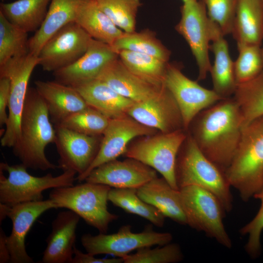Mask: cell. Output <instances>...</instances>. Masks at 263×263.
I'll list each match as a JSON object with an SVG mask.
<instances>
[{
  "label": "cell",
  "instance_id": "cell-1",
  "mask_svg": "<svg viewBox=\"0 0 263 263\" xmlns=\"http://www.w3.org/2000/svg\"><path fill=\"white\" fill-rule=\"evenodd\" d=\"M243 127L240 107L230 97L201 112L187 132L202 153L225 173L234 156Z\"/></svg>",
  "mask_w": 263,
  "mask_h": 263
},
{
  "label": "cell",
  "instance_id": "cell-2",
  "mask_svg": "<svg viewBox=\"0 0 263 263\" xmlns=\"http://www.w3.org/2000/svg\"><path fill=\"white\" fill-rule=\"evenodd\" d=\"M56 130L46 106L35 88H29L20 123L19 140L12 148L14 154L27 169L47 170L57 166L47 158V146L54 143Z\"/></svg>",
  "mask_w": 263,
  "mask_h": 263
},
{
  "label": "cell",
  "instance_id": "cell-3",
  "mask_svg": "<svg viewBox=\"0 0 263 263\" xmlns=\"http://www.w3.org/2000/svg\"><path fill=\"white\" fill-rule=\"evenodd\" d=\"M225 174L244 202L263 188V115L243 127L234 156Z\"/></svg>",
  "mask_w": 263,
  "mask_h": 263
},
{
  "label": "cell",
  "instance_id": "cell-4",
  "mask_svg": "<svg viewBox=\"0 0 263 263\" xmlns=\"http://www.w3.org/2000/svg\"><path fill=\"white\" fill-rule=\"evenodd\" d=\"M175 178L179 189L188 186L201 187L217 197L225 212L232 210L231 186L225 173L202 153L188 132L177 156Z\"/></svg>",
  "mask_w": 263,
  "mask_h": 263
},
{
  "label": "cell",
  "instance_id": "cell-5",
  "mask_svg": "<svg viewBox=\"0 0 263 263\" xmlns=\"http://www.w3.org/2000/svg\"><path fill=\"white\" fill-rule=\"evenodd\" d=\"M111 188L107 185L86 182L76 186L55 188L50 192L49 199L57 208L74 211L99 233H106L110 224L118 218L108 209Z\"/></svg>",
  "mask_w": 263,
  "mask_h": 263
},
{
  "label": "cell",
  "instance_id": "cell-6",
  "mask_svg": "<svg viewBox=\"0 0 263 263\" xmlns=\"http://www.w3.org/2000/svg\"><path fill=\"white\" fill-rule=\"evenodd\" d=\"M0 169V202L9 205L43 200L45 190L73 186L76 178V173L71 170L64 171L57 176L51 173L34 176L21 163L9 165L2 162Z\"/></svg>",
  "mask_w": 263,
  "mask_h": 263
},
{
  "label": "cell",
  "instance_id": "cell-7",
  "mask_svg": "<svg viewBox=\"0 0 263 263\" xmlns=\"http://www.w3.org/2000/svg\"><path fill=\"white\" fill-rule=\"evenodd\" d=\"M187 225L204 232L224 247L230 248L231 240L223 223L225 211L217 197L197 186L179 188Z\"/></svg>",
  "mask_w": 263,
  "mask_h": 263
},
{
  "label": "cell",
  "instance_id": "cell-8",
  "mask_svg": "<svg viewBox=\"0 0 263 263\" xmlns=\"http://www.w3.org/2000/svg\"><path fill=\"white\" fill-rule=\"evenodd\" d=\"M187 134V131L181 129L145 136L128 147L124 155L153 169L171 187L178 190L175 178L176 161Z\"/></svg>",
  "mask_w": 263,
  "mask_h": 263
},
{
  "label": "cell",
  "instance_id": "cell-9",
  "mask_svg": "<svg viewBox=\"0 0 263 263\" xmlns=\"http://www.w3.org/2000/svg\"><path fill=\"white\" fill-rule=\"evenodd\" d=\"M38 57L30 53L12 58L0 65V77L10 80V95L8 107V120L1 138V145L13 148L18 142L20 123L31 74L38 65Z\"/></svg>",
  "mask_w": 263,
  "mask_h": 263
},
{
  "label": "cell",
  "instance_id": "cell-10",
  "mask_svg": "<svg viewBox=\"0 0 263 263\" xmlns=\"http://www.w3.org/2000/svg\"><path fill=\"white\" fill-rule=\"evenodd\" d=\"M172 238L169 232L154 231L151 225L146 226L142 232L134 233L132 226L127 225H122L115 233L83 234L81 242L87 253L93 255L109 254L123 258L136 249L170 243Z\"/></svg>",
  "mask_w": 263,
  "mask_h": 263
},
{
  "label": "cell",
  "instance_id": "cell-11",
  "mask_svg": "<svg viewBox=\"0 0 263 263\" xmlns=\"http://www.w3.org/2000/svg\"><path fill=\"white\" fill-rule=\"evenodd\" d=\"M181 17L175 30L188 43L198 68V80L205 79L211 65L208 50L212 21L202 0H188L181 7Z\"/></svg>",
  "mask_w": 263,
  "mask_h": 263
},
{
  "label": "cell",
  "instance_id": "cell-12",
  "mask_svg": "<svg viewBox=\"0 0 263 263\" xmlns=\"http://www.w3.org/2000/svg\"><path fill=\"white\" fill-rule=\"evenodd\" d=\"M163 84L178 105L186 131L201 112L224 98L213 90L205 88L188 78L182 72L181 67L174 63H168Z\"/></svg>",
  "mask_w": 263,
  "mask_h": 263
},
{
  "label": "cell",
  "instance_id": "cell-13",
  "mask_svg": "<svg viewBox=\"0 0 263 263\" xmlns=\"http://www.w3.org/2000/svg\"><path fill=\"white\" fill-rule=\"evenodd\" d=\"M92 39L77 23L72 22L45 43L38 55V65L53 73L69 66L84 54Z\"/></svg>",
  "mask_w": 263,
  "mask_h": 263
},
{
  "label": "cell",
  "instance_id": "cell-14",
  "mask_svg": "<svg viewBox=\"0 0 263 263\" xmlns=\"http://www.w3.org/2000/svg\"><path fill=\"white\" fill-rule=\"evenodd\" d=\"M57 208L50 199L9 205L0 203V222L6 217L12 221L11 234L6 236V242L12 263H34L28 254L25 247V239L37 219L44 212Z\"/></svg>",
  "mask_w": 263,
  "mask_h": 263
},
{
  "label": "cell",
  "instance_id": "cell-15",
  "mask_svg": "<svg viewBox=\"0 0 263 263\" xmlns=\"http://www.w3.org/2000/svg\"><path fill=\"white\" fill-rule=\"evenodd\" d=\"M156 130L145 126L128 114L110 119L102 135L99 151L95 159L82 175L77 176L79 182L85 180L95 168L115 160L126 152L129 143L134 138L156 133Z\"/></svg>",
  "mask_w": 263,
  "mask_h": 263
},
{
  "label": "cell",
  "instance_id": "cell-16",
  "mask_svg": "<svg viewBox=\"0 0 263 263\" xmlns=\"http://www.w3.org/2000/svg\"><path fill=\"white\" fill-rule=\"evenodd\" d=\"M56 145L59 155L57 168L63 171L83 174L99 151L102 135L80 133L60 126H55Z\"/></svg>",
  "mask_w": 263,
  "mask_h": 263
},
{
  "label": "cell",
  "instance_id": "cell-17",
  "mask_svg": "<svg viewBox=\"0 0 263 263\" xmlns=\"http://www.w3.org/2000/svg\"><path fill=\"white\" fill-rule=\"evenodd\" d=\"M128 114L141 124L161 132L184 130L178 105L164 85L153 96L135 102Z\"/></svg>",
  "mask_w": 263,
  "mask_h": 263
},
{
  "label": "cell",
  "instance_id": "cell-18",
  "mask_svg": "<svg viewBox=\"0 0 263 263\" xmlns=\"http://www.w3.org/2000/svg\"><path fill=\"white\" fill-rule=\"evenodd\" d=\"M157 177L156 171L130 158L106 162L94 169L85 182L101 184L116 188H138Z\"/></svg>",
  "mask_w": 263,
  "mask_h": 263
},
{
  "label": "cell",
  "instance_id": "cell-19",
  "mask_svg": "<svg viewBox=\"0 0 263 263\" xmlns=\"http://www.w3.org/2000/svg\"><path fill=\"white\" fill-rule=\"evenodd\" d=\"M118 57V53L110 45L92 38L88 49L77 60L53 73L55 80L74 87L97 79Z\"/></svg>",
  "mask_w": 263,
  "mask_h": 263
},
{
  "label": "cell",
  "instance_id": "cell-20",
  "mask_svg": "<svg viewBox=\"0 0 263 263\" xmlns=\"http://www.w3.org/2000/svg\"><path fill=\"white\" fill-rule=\"evenodd\" d=\"M35 85L55 126L60 124L71 115L89 107L78 91L73 87L55 80H38L35 81Z\"/></svg>",
  "mask_w": 263,
  "mask_h": 263
},
{
  "label": "cell",
  "instance_id": "cell-21",
  "mask_svg": "<svg viewBox=\"0 0 263 263\" xmlns=\"http://www.w3.org/2000/svg\"><path fill=\"white\" fill-rule=\"evenodd\" d=\"M80 218L69 209L57 214L52 223L51 232L46 240L47 246L41 263H72Z\"/></svg>",
  "mask_w": 263,
  "mask_h": 263
},
{
  "label": "cell",
  "instance_id": "cell-22",
  "mask_svg": "<svg viewBox=\"0 0 263 263\" xmlns=\"http://www.w3.org/2000/svg\"><path fill=\"white\" fill-rule=\"evenodd\" d=\"M97 79L134 102L153 96L164 86L154 85L136 76L126 67L119 57L110 63Z\"/></svg>",
  "mask_w": 263,
  "mask_h": 263
},
{
  "label": "cell",
  "instance_id": "cell-23",
  "mask_svg": "<svg viewBox=\"0 0 263 263\" xmlns=\"http://www.w3.org/2000/svg\"><path fill=\"white\" fill-rule=\"evenodd\" d=\"M219 27L212 21V44L209 49L214 56V61L209 72L211 75L213 90L225 98L233 95L237 84L234 62L230 56L228 43Z\"/></svg>",
  "mask_w": 263,
  "mask_h": 263
},
{
  "label": "cell",
  "instance_id": "cell-24",
  "mask_svg": "<svg viewBox=\"0 0 263 263\" xmlns=\"http://www.w3.org/2000/svg\"><path fill=\"white\" fill-rule=\"evenodd\" d=\"M74 88L78 91L89 107L110 119L128 114L130 109L135 103L119 94L98 79L86 82Z\"/></svg>",
  "mask_w": 263,
  "mask_h": 263
},
{
  "label": "cell",
  "instance_id": "cell-25",
  "mask_svg": "<svg viewBox=\"0 0 263 263\" xmlns=\"http://www.w3.org/2000/svg\"><path fill=\"white\" fill-rule=\"evenodd\" d=\"M138 196L175 222L187 225L179 190L173 188L163 177H156L137 188Z\"/></svg>",
  "mask_w": 263,
  "mask_h": 263
},
{
  "label": "cell",
  "instance_id": "cell-26",
  "mask_svg": "<svg viewBox=\"0 0 263 263\" xmlns=\"http://www.w3.org/2000/svg\"><path fill=\"white\" fill-rule=\"evenodd\" d=\"M84 0H51L40 27L29 39V52L38 56L45 43L57 32L75 21L77 10Z\"/></svg>",
  "mask_w": 263,
  "mask_h": 263
},
{
  "label": "cell",
  "instance_id": "cell-27",
  "mask_svg": "<svg viewBox=\"0 0 263 263\" xmlns=\"http://www.w3.org/2000/svg\"><path fill=\"white\" fill-rule=\"evenodd\" d=\"M231 34L237 46H261L263 39V0H238Z\"/></svg>",
  "mask_w": 263,
  "mask_h": 263
},
{
  "label": "cell",
  "instance_id": "cell-28",
  "mask_svg": "<svg viewBox=\"0 0 263 263\" xmlns=\"http://www.w3.org/2000/svg\"><path fill=\"white\" fill-rule=\"evenodd\" d=\"M75 21L92 38L111 47L124 32L100 9L96 0H84L77 10Z\"/></svg>",
  "mask_w": 263,
  "mask_h": 263
},
{
  "label": "cell",
  "instance_id": "cell-29",
  "mask_svg": "<svg viewBox=\"0 0 263 263\" xmlns=\"http://www.w3.org/2000/svg\"><path fill=\"white\" fill-rule=\"evenodd\" d=\"M51 0H17L1 2L0 12L11 23L28 33L36 32L42 24Z\"/></svg>",
  "mask_w": 263,
  "mask_h": 263
},
{
  "label": "cell",
  "instance_id": "cell-30",
  "mask_svg": "<svg viewBox=\"0 0 263 263\" xmlns=\"http://www.w3.org/2000/svg\"><path fill=\"white\" fill-rule=\"evenodd\" d=\"M118 53L121 50H128L148 55L169 62L170 52L149 29L140 32H123L112 46Z\"/></svg>",
  "mask_w": 263,
  "mask_h": 263
},
{
  "label": "cell",
  "instance_id": "cell-31",
  "mask_svg": "<svg viewBox=\"0 0 263 263\" xmlns=\"http://www.w3.org/2000/svg\"><path fill=\"white\" fill-rule=\"evenodd\" d=\"M118 54L122 62L132 73L154 85H164L169 62L148 55L128 50L119 51Z\"/></svg>",
  "mask_w": 263,
  "mask_h": 263
},
{
  "label": "cell",
  "instance_id": "cell-32",
  "mask_svg": "<svg viewBox=\"0 0 263 263\" xmlns=\"http://www.w3.org/2000/svg\"><path fill=\"white\" fill-rule=\"evenodd\" d=\"M108 200L126 212L138 215L157 227H163L165 216L155 207L142 200L136 188H111Z\"/></svg>",
  "mask_w": 263,
  "mask_h": 263
},
{
  "label": "cell",
  "instance_id": "cell-33",
  "mask_svg": "<svg viewBox=\"0 0 263 263\" xmlns=\"http://www.w3.org/2000/svg\"><path fill=\"white\" fill-rule=\"evenodd\" d=\"M233 95L241 111L244 127L263 115V71L253 79L238 85Z\"/></svg>",
  "mask_w": 263,
  "mask_h": 263
},
{
  "label": "cell",
  "instance_id": "cell-34",
  "mask_svg": "<svg viewBox=\"0 0 263 263\" xmlns=\"http://www.w3.org/2000/svg\"><path fill=\"white\" fill-rule=\"evenodd\" d=\"M28 33L8 21L0 12V65L29 53Z\"/></svg>",
  "mask_w": 263,
  "mask_h": 263
},
{
  "label": "cell",
  "instance_id": "cell-35",
  "mask_svg": "<svg viewBox=\"0 0 263 263\" xmlns=\"http://www.w3.org/2000/svg\"><path fill=\"white\" fill-rule=\"evenodd\" d=\"M100 9L125 33L135 31L140 0H96Z\"/></svg>",
  "mask_w": 263,
  "mask_h": 263
},
{
  "label": "cell",
  "instance_id": "cell-36",
  "mask_svg": "<svg viewBox=\"0 0 263 263\" xmlns=\"http://www.w3.org/2000/svg\"><path fill=\"white\" fill-rule=\"evenodd\" d=\"M110 120L107 116L89 107L71 115L56 126L84 134L98 136L103 135Z\"/></svg>",
  "mask_w": 263,
  "mask_h": 263
},
{
  "label": "cell",
  "instance_id": "cell-37",
  "mask_svg": "<svg viewBox=\"0 0 263 263\" xmlns=\"http://www.w3.org/2000/svg\"><path fill=\"white\" fill-rule=\"evenodd\" d=\"M237 48L239 55L234 66L238 85L253 79L263 71V57L259 45H242Z\"/></svg>",
  "mask_w": 263,
  "mask_h": 263
},
{
  "label": "cell",
  "instance_id": "cell-38",
  "mask_svg": "<svg viewBox=\"0 0 263 263\" xmlns=\"http://www.w3.org/2000/svg\"><path fill=\"white\" fill-rule=\"evenodd\" d=\"M184 258L180 246L169 243L161 247H143L123 258L124 263H176Z\"/></svg>",
  "mask_w": 263,
  "mask_h": 263
},
{
  "label": "cell",
  "instance_id": "cell-39",
  "mask_svg": "<svg viewBox=\"0 0 263 263\" xmlns=\"http://www.w3.org/2000/svg\"><path fill=\"white\" fill-rule=\"evenodd\" d=\"M210 20L220 28L224 36L231 34L238 0H202Z\"/></svg>",
  "mask_w": 263,
  "mask_h": 263
},
{
  "label": "cell",
  "instance_id": "cell-40",
  "mask_svg": "<svg viewBox=\"0 0 263 263\" xmlns=\"http://www.w3.org/2000/svg\"><path fill=\"white\" fill-rule=\"evenodd\" d=\"M254 197L260 200V209L254 218L240 229V233L242 235H248L245 250L250 257L255 258L259 256L261 250L260 238L263 230V188Z\"/></svg>",
  "mask_w": 263,
  "mask_h": 263
},
{
  "label": "cell",
  "instance_id": "cell-41",
  "mask_svg": "<svg viewBox=\"0 0 263 263\" xmlns=\"http://www.w3.org/2000/svg\"><path fill=\"white\" fill-rule=\"evenodd\" d=\"M10 95V80L6 77H0V125H5L8 120L6 109Z\"/></svg>",
  "mask_w": 263,
  "mask_h": 263
},
{
  "label": "cell",
  "instance_id": "cell-42",
  "mask_svg": "<svg viewBox=\"0 0 263 263\" xmlns=\"http://www.w3.org/2000/svg\"><path fill=\"white\" fill-rule=\"evenodd\" d=\"M124 263L122 258L101 259L94 257L89 253H84L75 246L72 263Z\"/></svg>",
  "mask_w": 263,
  "mask_h": 263
},
{
  "label": "cell",
  "instance_id": "cell-43",
  "mask_svg": "<svg viewBox=\"0 0 263 263\" xmlns=\"http://www.w3.org/2000/svg\"><path fill=\"white\" fill-rule=\"evenodd\" d=\"M6 235L2 229L0 230V263L10 262V256L6 242Z\"/></svg>",
  "mask_w": 263,
  "mask_h": 263
},
{
  "label": "cell",
  "instance_id": "cell-44",
  "mask_svg": "<svg viewBox=\"0 0 263 263\" xmlns=\"http://www.w3.org/2000/svg\"><path fill=\"white\" fill-rule=\"evenodd\" d=\"M183 1V2H185L188 0H182Z\"/></svg>",
  "mask_w": 263,
  "mask_h": 263
},
{
  "label": "cell",
  "instance_id": "cell-45",
  "mask_svg": "<svg viewBox=\"0 0 263 263\" xmlns=\"http://www.w3.org/2000/svg\"><path fill=\"white\" fill-rule=\"evenodd\" d=\"M262 55H263V47L262 48Z\"/></svg>",
  "mask_w": 263,
  "mask_h": 263
}]
</instances>
